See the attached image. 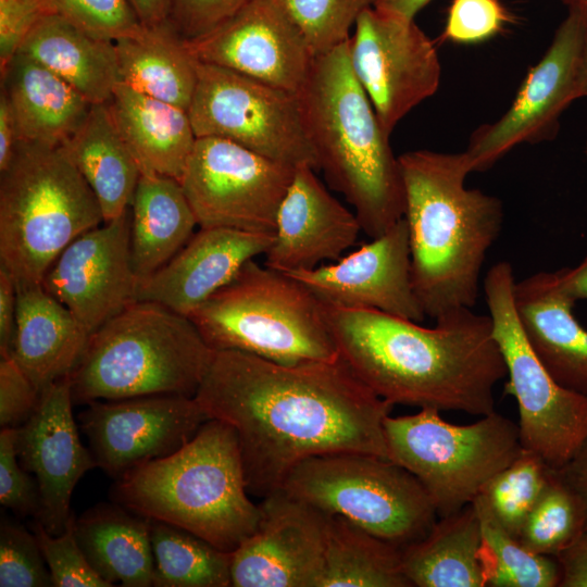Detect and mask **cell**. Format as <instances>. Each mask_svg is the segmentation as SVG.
Here are the masks:
<instances>
[{"label": "cell", "instance_id": "obj_31", "mask_svg": "<svg viewBox=\"0 0 587 587\" xmlns=\"http://www.w3.org/2000/svg\"><path fill=\"white\" fill-rule=\"evenodd\" d=\"M130 213V251L138 279L165 265L198 225L180 182L159 174H141Z\"/></svg>", "mask_w": 587, "mask_h": 587}, {"label": "cell", "instance_id": "obj_42", "mask_svg": "<svg viewBox=\"0 0 587 587\" xmlns=\"http://www.w3.org/2000/svg\"><path fill=\"white\" fill-rule=\"evenodd\" d=\"M58 14L88 35L115 41L143 30L127 0H50Z\"/></svg>", "mask_w": 587, "mask_h": 587}, {"label": "cell", "instance_id": "obj_50", "mask_svg": "<svg viewBox=\"0 0 587 587\" xmlns=\"http://www.w3.org/2000/svg\"><path fill=\"white\" fill-rule=\"evenodd\" d=\"M552 471L577 497L585 516L584 533L587 534V440L566 464Z\"/></svg>", "mask_w": 587, "mask_h": 587}, {"label": "cell", "instance_id": "obj_28", "mask_svg": "<svg viewBox=\"0 0 587 587\" xmlns=\"http://www.w3.org/2000/svg\"><path fill=\"white\" fill-rule=\"evenodd\" d=\"M17 52L55 73L91 104L108 103L120 83L114 41L92 37L58 14L45 16Z\"/></svg>", "mask_w": 587, "mask_h": 587}, {"label": "cell", "instance_id": "obj_11", "mask_svg": "<svg viewBox=\"0 0 587 587\" xmlns=\"http://www.w3.org/2000/svg\"><path fill=\"white\" fill-rule=\"evenodd\" d=\"M515 283L507 261L492 265L483 282L492 335L507 369L504 394L517 403L522 448L558 470L587 440V395L561 386L532 349L515 309Z\"/></svg>", "mask_w": 587, "mask_h": 587}, {"label": "cell", "instance_id": "obj_18", "mask_svg": "<svg viewBox=\"0 0 587 587\" xmlns=\"http://www.w3.org/2000/svg\"><path fill=\"white\" fill-rule=\"evenodd\" d=\"M257 529L230 553L234 587H319L326 513L279 489L259 503Z\"/></svg>", "mask_w": 587, "mask_h": 587}, {"label": "cell", "instance_id": "obj_53", "mask_svg": "<svg viewBox=\"0 0 587 587\" xmlns=\"http://www.w3.org/2000/svg\"><path fill=\"white\" fill-rule=\"evenodd\" d=\"M559 271L567 294L576 301L587 300V254L575 267H562Z\"/></svg>", "mask_w": 587, "mask_h": 587}, {"label": "cell", "instance_id": "obj_35", "mask_svg": "<svg viewBox=\"0 0 587 587\" xmlns=\"http://www.w3.org/2000/svg\"><path fill=\"white\" fill-rule=\"evenodd\" d=\"M152 586H232L230 553L174 525L151 520Z\"/></svg>", "mask_w": 587, "mask_h": 587}, {"label": "cell", "instance_id": "obj_57", "mask_svg": "<svg viewBox=\"0 0 587 587\" xmlns=\"http://www.w3.org/2000/svg\"><path fill=\"white\" fill-rule=\"evenodd\" d=\"M585 153H586V157H587V145H586Z\"/></svg>", "mask_w": 587, "mask_h": 587}, {"label": "cell", "instance_id": "obj_48", "mask_svg": "<svg viewBox=\"0 0 587 587\" xmlns=\"http://www.w3.org/2000/svg\"><path fill=\"white\" fill-rule=\"evenodd\" d=\"M16 283L11 273L0 264V357L12 353L16 328Z\"/></svg>", "mask_w": 587, "mask_h": 587}, {"label": "cell", "instance_id": "obj_51", "mask_svg": "<svg viewBox=\"0 0 587 587\" xmlns=\"http://www.w3.org/2000/svg\"><path fill=\"white\" fill-rule=\"evenodd\" d=\"M20 134L10 102L3 90L0 92V172L10 164Z\"/></svg>", "mask_w": 587, "mask_h": 587}, {"label": "cell", "instance_id": "obj_54", "mask_svg": "<svg viewBox=\"0 0 587 587\" xmlns=\"http://www.w3.org/2000/svg\"><path fill=\"white\" fill-rule=\"evenodd\" d=\"M430 0H372L377 10L414 20L415 15Z\"/></svg>", "mask_w": 587, "mask_h": 587}, {"label": "cell", "instance_id": "obj_4", "mask_svg": "<svg viewBox=\"0 0 587 587\" xmlns=\"http://www.w3.org/2000/svg\"><path fill=\"white\" fill-rule=\"evenodd\" d=\"M317 168L353 207L362 232L379 237L404 215L401 170L349 59V39L316 55L297 93Z\"/></svg>", "mask_w": 587, "mask_h": 587}, {"label": "cell", "instance_id": "obj_13", "mask_svg": "<svg viewBox=\"0 0 587 587\" xmlns=\"http://www.w3.org/2000/svg\"><path fill=\"white\" fill-rule=\"evenodd\" d=\"M295 168L229 140L200 137L180 184L200 227L274 235Z\"/></svg>", "mask_w": 587, "mask_h": 587}, {"label": "cell", "instance_id": "obj_56", "mask_svg": "<svg viewBox=\"0 0 587 587\" xmlns=\"http://www.w3.org/2000/svg\"><path fill=\"white\" fill-rule=\"evenodd\" d=\"M569 12L576 13L587 21V0H562Z\"/></svg>", "mask_w": 587, "mask_h": 587}, {"label": "cell", "instance_id": "obj_27", "mask_svg": "<svg viewBox=\"0 0 587 587\" xmlns=\"http://www.w3.org/2000/svg\"><path fill=\"white\" fill-rule=\"evenodd\" d=\"M108 107L141 174H159L180 182L197 140L187 110L121 82Z\"/></svg>", "mask_w": 587, "mask_h": 587}, {"label": "cell", "instance_id": "obj_33", "mask_svg": "<svg viewBox=\"0 0 587 587\" xmlns=\"http://www.w3.org/2000/svg\"><path fill=\"white\" fill-rule=\"evenodd\" d=\"M480 545V519L469 504L401 549L403 573L412 587H485Z\"/></svg>", "mask_w": 587, "mask_h": 587}, {"label": "cell", "instance_id": "obj_37", "mask_svg": "<svg viewBox=\"0 0 587 587\" xmlns=\"http://www.w3.org/2000/svg\"><path fill=\"white\" fill-rule=\"evenodd\" d=\"M480 519V517H479ZM479 559L487 587H559L557 558L537 553L496 524L480 519Z\"/></svg>", "mask_w": 587, "mask_h": 587}, {"label": "cell", "instance_id": "obj_44", "mask_svg": "<svg viewBox=\"0 0 587 587\" xmlns=\"http://www.w3.org/2000/svg\"><path fill=\"white\" fill-rule=\"evenodd\" d=\"M0 503L18 516L38 515V485L18 461L15 449V428L0 432Z\"/></svg>", "mask_w": 587, "mask_h": 587}, {"label": "cell", "instance_id": "obj_32", "mask_svg": "<svg viewBox=\"0 0 587 587\" xmlns=\"http://www.w3.org/2000/svg\"><path fill=\"white\" fill-rule=\"evenodd\" d=\"M120 82L187 110L197 82V60L170 20L114 41Z\"/></svg>", "mask_w": 587, "mask_h": 587}, {"label": "cell", "instance_id": "obj_23", "mask_svg": "<svg viewBox=\"0 0 587 587\" xmlns=\"http://www.w3.org/2000/svg\"><path fill=\"white\" fill-rule=\"evenodd\" d=\"M274 241L273 234L200 227L161 268L138 279L136 300L188 316Z\"/></svg>", "mask_w": 587, "mask_h": 587}, {"label": "cell", "instance_id": "obj_1", "mask_svg": "<svg viewBox=\"0 0 587 587\" xmlns=\"http://www.w3.org/2000/svg\"><path fill=\"white\" fill-rule=\"evenodd\" d=\"M195 399L237 436L249 495L279 490L312 457L363 452L388 459L384 421L394 404L338 357L280 364L240 351H215Z\"/></svg>", "mask_w": 587, "mask_h": 587}, {"label": "cell", "instance_id": "obj_17", "mask_svg": "<svg viewBox=\"0 0 587 587\" xmlns=\"http://www.w3.org/2000/svg\"><path fill=\"white\" fill-rule=\"evenodd\" d=\"M130 208L74 239L42 279L91 335L136 300L138 277L130 251Z\"/></svg>", "mask_w": 587, "mask_h": 587}, {"label": "cell", "instance_id": "obj_41", "mask_svg": "<svg viewBox=\"0 0 587 587\" xmlns=\"http://www.w3.org/2000/svg\"><path fill=\"white\" fill-rule=\"evenodd\" d=\"M75 515L60 535L34 521L37 538L54 587H111L90 565L75 535Z\"/></svg>", "mask_w": 587, "mask_h": 587}, {"label": "cell", "instance_id": "obj_22", "mask_svg": "<svg viewBox=\"0 0 587 587\" xmlns=\"http://www.w3.org/2000/svg\"><path fill=\"white\" fill-rule=\"evenodd\" d=\"M314 171L308 164L296 166L279 205L274 241L264 254L265 265L275 271L291 273L337 261L362 232L355 213L327 191Z\"/></svg>", "mask_w": 587, "mask_h": 587}, {"label": "cell", "instance_id": "obj_14", "mask_svg": "<svg viewBox=\"0 0 587 587\" xmlns=\"http://www.w3.org/2000/svg\"><path fill=\"white\" fill-rule=\"evenodd\" d=\"M349 59L388 136L440 84L436 47L414 20L374 7L364 9L355 21Z\"/></svg>", "mask_w": 587, "mask_h": 587}, {"label": "cell", "instance_id": "obj_15", "mask_svg": "<svg viewBox=\"0 0 587 587\" xmlns=\"http://www.w3.org/2000/svg\"><path fill=\"white\" fill-rule=\"evenodd\" d=\"M586 32L587 21L569 12L548 50L528 70L509 110L472 133L465 150L472 172L489 170L520 143H537L557 136L561 114L579 98L577 76Z\"/></svg>", "mask_w": 587, "mask_h": 587}, {"label": "cell", "instance_id": "obj_52", "mask_svg": "<svg viewBox=\"0 0 587 587\" xmlns=\"http://www.w3.org/2000/svg\"><path fill=\"white\" fill-rule=\"evenodd\" d=\"M140 23L153 26L170 18L171 0H127Z\"/></svg>", "mask_w": 587, "mask_h": 587}, {"label": "cell", "instance_id": "obj_19", "mask_svg": "<svg viewBox=\"0 0 587 587\" xmlns=\"http://www.w3.org/2000/svg\"><path fill=\"white\" fill-rule=\"evenodd\" d=\"M200 62L298 93L312 67L303 36L275 0H248L209 34L187 40Z\"/></svg>", "mask_w": 587, "mask_h": 587}, {"label": "cell", "instance_id": "obj_6", "mask_svg": "<svg viewBox=\"0 0 587 587\" xmlns=\"http://www.w3.org/2000/svg\"><path fill=\"white\" fill-rule=\"evenodd\" d=\"M214 353L188 316L137 300L89 336L68 375L73 402L195 397Z\"/></svg>", "mask_w": 587, "mask_h": 587}, {"label": "cell", "instance_id": "obj_49", "mask_svg": "<svg viewBox=\"0 0 587 587\" xmlns=\"http://www.w3.org/2000/svg\"><path fill=\"white\" fill-rule=\"evenodd\" d=\"M561 579L559 587H587V534L555 557Z\"/></svg>", "mask_w": 587, "mask_h": 587}, {"label": "cell", "instance_id": "obj_24", "mask_svg": "<svg viewBox=\"0 0 587 587\" xmlns=\"http://www.w3.org/2000/svg\"><path fill=\"white\" fill-rule=\"evenodd\" d=\"M514 302L524 334L547 371L563 387L587 395V329L560 271L538 272L515 283Z\"/></svg>", "mask_w": 587, "mask_h": 587}, {"label": "cell", "instance_id": "obj_30", "mask_svg": "<svg viewBox=\"0 0 587 587\" xmlns=\"http://www.w3.org/2000/svg\"><path fill=\"white\" fill-rule=\"evenodd\" d=\"M61 147L95 193L104 223L130 208L141 170L108 103L91 104L84 123Z\"/></svg>", "mask_w": 587, "mask_h": 587}, {"label": "cell", "instance_id": "obj_8", "mask_svg": "<svg viewBox=\"0 0 587 587\" xmlns=\"http://www.w3.org/2000/svg\"><path fill=\"white\" fill-rule=\"evenodd\" d=\"M188 317L214 351L289 365L339 357L317 298L294 277L254 259Z\"/></svg>", "mask_w": 587, "mask_h": 587}, {"label": "cell", "instance_id": "obj_10", "mask_svg": "<svg viewBox=\"0 0 587 587\" xmlns=\"http://www.w3.org/2000/svg\"><path fill=\"white\" fill-rule=\"evenodd\" d=\"M280 489L324 513L344 516L400 549L425 537L438 516L412 473L371 453L309 458L288 473Z\"/></svg>", "mask_w": 587, "mask_h": 587}, {"label": "cell", "instance_id": "obj_26", "mask_svg": "<svg viewBox=\"0 0 587 587\" xmlns=\"http://www.w3.org/2000/svg\"><path fill=\"white\" fill-rule=\"evenodd\" d=\"M0 70L21 140L60 147L84 123L91 103L41 63L17 52Z\"/></svg>", "mask_w": 587, "mask_h": 587}, {"label": "cell", "instance_id": "obj_5", "mask_svg": "<svg viewBox=\"0 0 587 587\" xmlns=\"http://www.w3.org/2000/svg\"><path fill=\"white\" fill-rule=\"evenodd\" d=\"M114 502L183 528L232 553L258 527L234 428L210 419L179 450L115 479Z\"/></svg>", "mask_w": 587, "mask_h": 587}, {"label": "cell", "instance_id": "obj_12", "mask_svg": "<svg viewBox=\"0 0 587 587\" xmlns=\"http://www.w3.org/2000/svg\"><path fill=\"white\" fill-rule=\"evenodd\" d=\"M187 112L197 138H222L276 162L319 170L296 93L197 60Z\"/></svg>", "mask_w": 587, "mask_h": 587}, {"label": "cell", "instance_id": "obj_36", "mask_svg": "<svg viewBox=\"0 0 587 587\" xmlns=\"http://www.w3.org/2000/svg\"><path fill=\"white\" fill-rule=\"evenodd\" d=\"M550 476L551 469L545 461L523 449L511 464L483 486L471 504L480 519L517 538Z\"/></svg>", "mask_w": 587, "mask_h": 587}, {"label": "cell", "instance_id": "obj_47", "mask_svg": "<svg viewBox=\"0 0 587 587\" xmlns=\"http://www.w3.org/2000/svg\"><path fill=\"white\" fill-rule=\"evenodd\" d=\"M54 14L50 0H0V68L16 54L30 30Z\"/></svg>", "mask_w": 587, "mask_h": 587}, {"label": "cell", "instance_id": "obj_46", "mask_svg": "<svg viewBox=\"0 0 587 587\" xmlns=\"http://www.w3.org/2000/svg\"><path fill=\"white\" fill-rule=\"evenodd\" d=\"M248 0H171L170 21L186 40L200 38L233 16Z\"/></svg>", "mask_w": 587, "mask_h": 587}, {"label": "cell", "instance_id": "obj_43", "mask_svg": "<svg viewBox=\"0 0 587 587\" xmlns=\"http://www.w3.org/2000/svg\"><path fill=\"white\" fill-rule=\"evenodd\" d=\"M510 22L500 0H452L442 38L454 43H478L497 36Z\"/></svg>", "mask_w": 587, "mask_h": 587}, {"label": "cell", "instance_id": "obj_9", "mask_svg": "<svg viewBox=\"0 0 587 587\" xmlns=\"http://www.w3.org/2000/svg\"><path fill=\"white\" fill-rule=\"evenodd\" d=\"M384 435L388 459L419 479L439 517L471 504L523 450L517 424L496 411L464 425L432 408L388 415Z\"/></svg>", "mask_w": 587, "mask_h": 587}, {"label": "cell", "instance_id": "obj_16", "mask_svg": "<svg viewBox=\"0 0 587 587\" xmlns=\"http://www.w3.org/2000/svg\"><path fill=\"white\" fill-rule=\"evenodd\" d=\"M79 413L97 467L117 479L184 447L210 417L195 397L152 395L98 400Z\"/></svg>", "mask_w": 587, "mask_h": 587}, {"label": "cell", "instance_id": "obj_38", "mask_svg": "<svg viewBox=\"0 0 587 587\" xmlns=\"http://www.w3.org/2000/svg\"><path fill=\"white\" fill-rule=\"evenodd\" d=\"M584 511L577 497L551 470L517 539L537 553L555 558L584 534Z\"/></svg>", "mask_w": 587, "mask_h": 587}, {"label": "cell", "instance_id": "obj_40", "mask_svg": "<svg viewBox=\"0 0 587 587\" xmlns=\"http://www.w3.org/2000/svg\"><path fill=\"white\" fill-rule=\"evenodd\" d=\"M0 586H53L34 532L8 517L0 523Z\"/></svg>", "mask_w": 587, "mask_h": 587}, {"label": "cell", "instance_id": "obj_7", "mask_svg": "<svg viewBox=\"0 0 587 587\" xmlns=\"http://www.w3.org/2000/svg\"><path fill=\"white\" fill-rule=\"evenodd\" d=\"M103 223L95 193L61 146L20 140L0 172V264L16 285L41 284L74 239Z\"/></svg>", "mask_w": 587, "mask_h": 587}, {"label": "cell", "instance_id": "obj_34", "mask_svg": "<svg viewBox=\"0 0 587 587\" xmlns=\"http://www.w3.org/2000/svg\"><path fill=\"white\" fill-rule=\"evenodd\" d=\"M319 587H412L401 549L344 516L327 514Z\"/></svg>", "mask_w": 587, "mask_h": 587}, {"label": "cell", "instance_id": "obj_2", "mask_svg": "<svg viewBox=\"0 0 587 587\" xmlns=\"http://www.w3.org/2000/svg\"><path fill=\"white\" fill-rule=\"evenodd\" d=\"M322 310L339 357L378 397L440 412L496 411L507 369L489 315L459 309L428 328L378 310Z\"/></svg>", "mask_w": 587, "mask_h": 587}, {"label": "cell", "instance_id": "obj_39", "mask_svg": "<svg viewBox=\"0 0 587 587\" xmlns=\"http://www.w3.org/2000/svg\"><path fill=\"white\" fill-rule=\"evenodd\" d=\"M298 28L314 57L346 42L372 0H275Z\"/></svg>", "mask_w": 587, "mask_h": 587}, {"label": "cell", "instance_id": "obj_55", "mask_svg": "<svg viewBox=\"0 0 587 587\" xmlns=\"http://www.w3.org/2000/svg\"><path fill=\"white\" fill-rule=\"evenodd\" d=\"M577 88L579 98H587V32L580 50Z\"/></svg>", "mask_w": 587, "mask_h": 587}, {"label": "cell", "instance_id": "obj_45", "mask_svg": "<svg viewBox=\"0 0 587 587\" xmlns=\"http://www.w3.org/2000/svg\"><path fill=\"white\" fill-rule=\"evenodd\" d=\"M40 392L12 355L0 358V426L17 428L35 412Z\"/></svg>", "mask_w": 587, "mask_h": 587}, {"label": "cell", "instance_id": "obj_25", "mask_svg": "<svg viewBox=\"0 0 587 587\" xmlns=\"http://www.w3.org/2000/svg\"><path fill=\"white\" fill-rule=\"evenodd\" d=\"M16 328L11 355L41 391L68 376L89 334L42 284L16 285Z\"/></svg>", "mask_w": 587, "mask_h": 587}, {"label": "cell", "instance_id": "obj_21", "mask_svg": "<svg viewBox=\"0 0 587 587\" xmlns=\"http://www.w3.org/2000/svg\"><path fill=\"white\" fill-rule=\"evenodd\" d=\"M287 274L329 307L372 309L417 323L425 319L411 277L404 217L335 263Z\"/></svg>", "mask_w": 587, "mask_h": 587}, {"label": "cell", "instance_id": "obj_29", "mask_svg": "<svg viewBox=\"0 0 587 587\" xmlns=\"http://www.w3.org/2000/svg\"><path fill=\"white\" fill-rule=\"evenodd\" d=\"M75 535L93 570L111 586H152L151 520L118 503H99L75 520Z\"/></svg>", "mask_w": 587, "mask_h": 587}, {"label": "cell", "instance_id": "obj_20", "mask_svg": "<svg viewBox=\"0 0 587 587\" xmlns=\"http://www.w3.org/2000/svg\"><path fill=\"white\" fill-rule=\"evenodd\" d=\"M71 380L65 376L40 394L33 415L15 428V449L22 466L34 475L40 507L36 521L52 535L62 534L74 513L73 491L97 464L80 440L73 416Z\"/></svg>", "mask_w": 587, "mask_h": 587}, {"label": "cell", "instance_id": "obj_3", "mask_svg": "<svg viewBox=\"0 0 587 587\" xmlns=\"http://www.w3.org/2000/svg\"><path fill=\"white\" fill-rule=\"evenodd\" d=\"M404 186L411 277L419 303L435 321L472 309L487 251L503 224L501 200L465 187V151L430 150L398 157Z\"/></svg>", "mask_w": 587, "mask_h": 587}]
</instances>
